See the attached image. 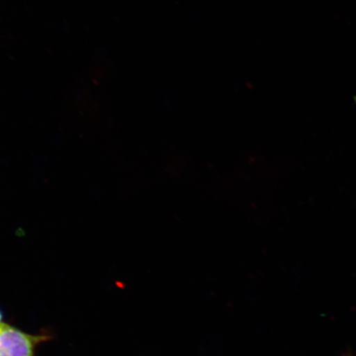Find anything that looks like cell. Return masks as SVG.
Segmentation results:
<instances>
[{
  "mask_svg": "<svg viewBox=\"0 0 356 356\" xmlns=\"http://www.w3.org/2000/svg\"><path fill=\"white\" fill-rule=\"evenodd\" d=\"M4 327H6V323L0 322V348H1L2 345Z\"/></svg>",
  "mask_w": 356,
  "mask_h": 356,
  "instance_id": "obj_1",
  "label": "cell"
}]
</instances>
